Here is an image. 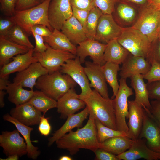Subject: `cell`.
I'll return each instance as SVG.
<instances>
[{"label": "cell", "mask_w": 160, "mask_h": 160, "mask_svg": "<svg viewBox=\"0 0 160 160\" xmlns=\"http://www.w3.org/2000/svg\"><path fill=\"white\" fill-rule=\"evenodd\" d=\"M55 142L57 148L68 150L72 155L76 154L80 149H88L94 152L100 148L101 143L97 138L95 119L89 116L83 127L75 132L70 131Z\"/></svg>", "instance_id": "cell-1"}, {"label": "cell", "mask_w": 160, "mask_h": 160, "mask_svg": "<svg viewBox=\"0 0 160 160\" xmlns=\"http://www.w3.org/2000/svg\"><path fill=\"white\" fill-rule=\"evenodd\" d=\"M89 111V116L105 126L117 130L113 99L105 98L95 89L82 99Z\"/></svg>", "instance_id": "cell-2"}, {"label": "cell", "mask_w": 160, "mask_h": 160, "mask_svg": "<svg viewBox=\"0 0 160 160\" xmlns=\"http://www.w3.org/2000/svg\"><path fill=\"white\" fill-rule=\"evenodd\" d=\"M77 84L68 75L60 70L42 75L37 79L35 87L57 101Z\"/></svg>", "instance_id": "cell-3"}, {"label": "cell", "mask_w": 160, "mask_h": 160, "mask_svg": "<svg viewBox=\"0 0 160 160\" xmlns=\"http://www.w3.org/2000/svg\"><path fill=\"white\" fill-rule=\"evenodd\" d=\"M50 1L46 0L31 8L16 11L12 17L16 23L28 36L32 34L31 28L37 25H45L52 32L54 29L50 25L48 18V9Z\"/></svg>", "instance_id": "cell-4"}, {"label": "cell", "mask_w": 160, "mask_h": 160, "mask_svg": "<svg viewBox=\"0 0 160 160\" xmlns=\"http://www.w3.org/2000/svg\"><path fill=\"white\" fill-rule=\"evenodd\" d=\"M117 40L131 54L143 57L150 62L152 44L140 31L132 27L124 28Z\"/></svg>", "instance_id": "cell-5"}, {"label": "cell", "mask_w": 160, "mask_h": 160, "mask_svg": "<svg viewBox=\"0 0 160 160\" xmlns=\"http://www.w3.org/2000/svg\"><path fill=\"white\" fill-rule=\"evenodd\" d=\"M126 80L122 78L119 79V89L113 100L117 130L128 134L129 128L126 121L129 113L128 99L134 93L132 88L127 85Z\"/></svg>", "instance_id": "cell-6"}, {"label": "cell", "mask_w": 160, "mask_h": 160, "mask_svg": "<svg viewBox=\"0 0 160 160\" xmlns=\"http://www.w3.org/2000/svg\"><path fill=\"white\" fill-rule=\"evenodd\" d=\"M160 21V10L148 4L142 10L137 20L131 27L146 36L152 43L158 39L156 31Z\"/></svg>", "instance_id": "cell-7"}, {"label": "cell", "mask_w": 160, "mask_h": 160, "mask_svg": "<svg viewBox=\"0 0 160 160\" xmlns=\"http://www.w3.org/2000/svg\"><path fill=\"white\" fill-rule=\"evenodd\" d=\"M47 48L43 52H34L33 55L38 62L47 69L48 73L60 70L67 60L75 59L76 55L70 52L54 49L46 43Z\"/></svg>", "instance_id": "cell-8"}, {"label": "cell", "mask_w": 160, "mask_h": 160, "mask_svg": "<svg viewBox=\"0 0 160 160\" xmlns=\"http://www.w3.org/2000/svg\"><path fill=\"white\" fill-rule=\"evenodd\" d=\"M79 58L76 56L74 59L67 60L61 66L60 71L69 75L81 89V92L79 95V98L82 99L92 91L89 80L85 73L84 68L81 65Z\"/></svg>", "instance_id": "cell-9"}, {"label": "cell", "mask_w": 160, "mask_h": 160, "mask_svg": "<svg viewBox=\"0 0 160 160\" xmlns=\"http://www.w3.org/2000/svg\"><path fill=\"white\" fill-rule=\"evenodd\" d=\"M47 14L52 27L60 30L64 22L73 15L70 0H50Z\"/></svg>", "instance_id": "cell-10"}, {"label": "cell", "mask_w": 160, "mask_h": 160, "mask_svg": "<svg viewBox=\"0 0 160 160\" xmlns=\"http://www.w3.org/2000/svg\"><path fill=\"white\" fill-rule=\"evenodd\" d=\"M20 134L17 129L2 132L0 135V146L7 157L15 155L20 157L27 154L26 143Z\"/></svg>", "instance_id": "cell-11"}, {"label": "cell", "mask_w": 160, "mask_h": 160, "mask_svg": "<svg viewBox=\"0 0 160 160\" xmlns=\"http://www.w3.org/2000/svg\"><path fill=\"white\" fill-rule=\"evenodd\" d=\"M106 46L107 44L87 39L79 43L77 47L76 55L79 57L81 64L84 63L86 57L89 56L93 62L103 66L105 63L104 55Z\"/></svg>", "instance_id": "cell-12"}, {"label": "cell", "mask_w": 160, "mask_h": 160, "mask_svg": "<svg viewBox=\"0 0 160 160\" xmlns=\"http://www.w3.org/2000/svg\"><path fill=\"white\" fill-rule=\"evenodd\" d=\"M138 138H145L149 148L160 153V127L151 114L144 109L143 126Z\"/></svg>", "instance_id": "cell-13"}, {"label": "cell", "mask_w": 160, "mask_h": 160, "mask_svg": "<svg viewBox=\"0 0 160 160\" xmlns=\"http://www.w3.org/2000/svg\"><path fill=\"white\" fill-rule=\"evenodd\" d=\"M123 28L116 23L112 14H103L99 20L95 40L107 44L117 39Z\"/></svg>", "instance_id": "cell-14"}, {"label": "cell", "mask_w": 160, "mask_h": 160, "mask_svg": "<svg viewBox=\"0 0 160 160\" xmlns=\"http://www.w3.org/2000/svg\"><path fill=\"white\" fill-rule=\"evenodd\" d=\"M119 160H160V153L151 149L146 144V139L138 138L133 140L130 148L123 153L116 155Z\"/></svg>", "instance_id": "cell-15"}, {"label": "cell", "mask_w": 160, "mask_h": 160, "mask_svg": "<svg viewBox=\"0 0 160 160\" xmlns=\"http://www.w3.org/2000/svg\"><path fill=\"white\" fill-rule=\"evenodd\" d=\"M57 111L60 114V118L65 119L84 108V102L79 98L74 89L72 88L57 101Z\"/></svg>", "instance_id": "cell-16"}, {"label": "cell", "mask_w": 160, "mask_h": 160, "mask_svg": "<svg viewBox=\"0 0 160 160\" xmlns=\"http://www.w3.org/2000/svg\"><path fill=\"white\" fill-rule=\"evenodd\" d=\"M85 73L90 81V86L102 97L109 98L106 81L103 72L102 66L89 61L85 62Z\"/></svg>", "instance_id": "cell-17"}, {"label": "cell", "mask_w": 160, "mask_h": 160, "mask_svg": "<svg viewBox=\"0 0 160 160\" xmlns=\"http://www.w3.org/2000/svg\"><path fill=\"white\" fill-rule=\"evenodd\" d=\"M9 114L20 123L28 126L39 124L43 115L28 102L12 108Z\"/></svg>", "instance_id": "cell-18"}, {"label": "cell", "mask_w": 160, "mask_h": 160, "mask_svg": "<svg viewBox=\"0 0 160 160\" xmlns=\"http://www.w3.org/2000/svg\"><path fill=\"white\" fill-rule=\"evenodd\" d=\"M48 73L47 69L39 62H36L31 64L25 70L17 72L13 81L21 85L23 87L33 90L38 78Z\"/></svg>", "instance_id": "cell-19"}, {"label": "cell", "mask_w": 160, "mask_h": 160, "mask_svg": "<svg viewBox=\"0 0 160 160\" xmlns=\"http://www.w3.org/2000/svg\"><path fill=\"white\" fill-rule=\"evenodd\" d=\"M131 55L122 64L119 73L121 78L126 79L136 74H145L151 68V64L145 57Z\"/></svg>", "instance_id": "cell-20"}, {"label": "cell", "mask_w": 160, "mask_h": 160, "mask_svg": "<svg viewBox=\"0 0 160 160\" xmlns=\"http://www.w3.org/2000/svg\"><path fill=\"white\" fill-rule=\"evenodd\" d=\"M34 48H30L27 52L13 57L12 60L0 68V77L9 76L15 72H20L28 68L33 63L38 62L33 55Z\"/></svg>", "instance_id": "cell-21"}, {"label": "cell", "mask_w": 160, "mask_h": 160, "mask_svg": "<svg viewBox=\"0 0 160 160\" xmlns=\"http://www.w3.org/2000/svg\"><path fill=\"white\" fill-rule=\"evenodd\" d=\"M128 137L133 140L139 138L143 126L144 109L134 100L128 101Z\"/></svg>", "instance_id": "cell-22"}, {"label": "cell", "mask_w": 160, "mask_h": 160, "mask_svg": "<svg viewBox=\"0 0 160 160\" xmlns=\"http://www.w3.org/2000/svg\"><path fill=\"white\" fill-rule=\"evenodd\" d=\"M89 114V110L86 106L81 112L68 116L63 126L55 131L52 136L48 139V146H51L54 142L73 129L81 127L83 121L87 118Z\"/></svg>", "instance_id": "cell-23"}, {"label": "cell", "mask_w": 160, "mask_h": 160, "mask_svg": "<svg viewBox=\"0 0 160 160\" xmlns=\"http://www.w3.org/2000/svg\"><path fill=\"white\" fill-rule=\"evenodd\" d=\"M61 30L75 46L88 39L83 26L73 15L64 22Z\"/></svg>", "instance_id": "cell-24"}, {"label": "cell", "mask_w": 160, "mask_h": 160, "mask_svg": "<svg viewBox=\"0 0 160 160\" xmlns=\"http://www.w3.org/2000/svg\"><path fill=\"white\" fill-rule=\"evenodd\" d=\"M130 79L131 85L135 93L134 100L148 113H151L150 111L151 106L149 100L147 84L144 81L143 75L136 74L132 76Z\"/></svg>", "instance_id": "cell-25"}, {"label": "cell", "mask_w": 160, "mask_h": 160, "mask_svg": "<svg viewBox=\"0 0 160 160\" xmlns=\"http://www.w3.org/2000/svg\"><path fill=\"white\" fill-rule=\"evenodd\" d=\"M3 118L4 121L13 124L23 136L27 146L28 156L34 160L36 159L40 155V151L39 150L37 147L33 145L31 140L30 134L33 128L20 123L12 117L9 114H4Z\"/></svg>", "instance_id": "cell-26"}, {"label": "cell", "mask_w": 160, "mask_h": 160, "mask_svg": "<svg viewBox=\"0 0 160 160\" xmlns=\"http://www.w3.org/2000/svg\"><path fill=\"white\" fill-rule=\"evenodd\" d=\"M30 48L20 45L0 36V66L8 63L13 57L27 52Z\"/></svg>", "instance_id": "cell-27"}, {"label": "cell", "mask_w": 160, "mask_h": 160, "mask_svg": "<svg viewBox=\"0 0 160 160\" xmlns=\"http://www.w3.org/2000/svg\"><path fill=\"white\" fill-rule=\"evenodd\" d=\"M43 38L44 42L53 49L68 52L76 55V46L60 30L54 29L50 36Z\"/></svg>", "instance_id": "cell-28"}, {"label": "cell", "mask_w": 160, "mask_h": 160, "mask_svg": "<svg viewBox=\"0 0 160 160\" xmlns=\"http://www.w3.org/2000/svg\"><path fill=\"white\" fill-rule=\"evenodd\" d=\"M129 52L118 42L117 39L107 44L104 55L105 62H111L119 65L122 64L129 55Z\"/></svg>", "instance_id": "cell-29"}, {"label": "cell", "mask_w": 160, "mask_h": 160, "mask_svg": "<svg viewBox=\"0 0 160 160\" xmlns=\"http://www.w3.org/2000/svg\"><path fill=\"white\" fill-rule=\"evenodd\" d=\"M23 87L20 84L13 82L10 83L6 88L8 100L16 106L28 102L34 94L33 90H28Z\"/></svg>", "instance_id": "cell-30"}, {"label": "cell", "mask_w": 160, "mask_h": 160, "mask_svg": "<svg viewBox=\"0 0 160 160\" xmlns=\"http://www.w3.org/2000/svg\"><path fill=\"white\" fill-rule=\"evenodd\" d=\"M133 140L127 137L117 136L108 139L101 143V148L116 155L129 149Z\"/></svg>", "instance_id": "cell-31"}, {"label": "cell", "mask_w": 160, "mask_h": 160, "mask_svg": "<svg viewBox=\"0 0 160 160\" xmlns=\"http://www.w3.org/2000/svg\"><path fill=\"white\" fill-rule=\"evenodd\" d=\"M28 102L44 115L49 110L57 107V101L40 90L34 91Z\"/></svg>", "instance_id": "cell-32"}, {"label": "cell", "mask_w": 160, "mask_h": 160, "mask_svg": "<svg viewBox=\"0 0 160 160\" xmlns=\"http://www.w3.org/2000/svg\"><path fill=\"white\" fill-rule=\"evenodd\" d=\"M102 68L106 82L112 89L113 94L112 99H113L119 89V84L118 81L117 75L120 68L118 64L107 62L102 66Z\"/></svg>", "instance_id": "cell-33"}, {"label": "cell", "mask_w": 160, "mask_h": 160, "mask_svg": "<svg viewBox=\"0 0 160 160\" xmlns=\"http://www.w3.org/2000/svg\"><path fill=\"white\" fill-rule=\"evenodd\" d=\"M3 36L16 44L27 47L30 49L34 48L30 41L27 33L16 24Z\"/></svg>", "instance_id": "cell-34"}, {"label": "cell", "mask_w": 160, "mask_h": 160, "mask_svg": "<svg viewBox=\"0 0 160 160\" xmlns=\"http://www.w3.org/2000/svg\"><path fill=\"white\" fill-rule=\"evenodd\" d=\"M103 14L101 11L96 7H94L89 11L85 29L88 39H95L99 20Z\"/></svg>", "instance_id": "cell-35"}, {"label": "cell", "mask_w": 160, "mask_h": 160, "mask_svg": "<svg viewBox=\"0 0 160 160\" xmlns=\"http://www.w3.org/2000/svg\"><path fill=\"white\" fill-rule=\"evenodd\" d=\"M95 120L97 130V138L100 143H102L108 139L115 137H128V134L125 132L110 128L97 119H95Z\"/></svg>", "instance_id": "cell-36"}, {"label": "cell", "mask_w": 160, "mask_h": 160, "mask_svg": "<svg viewBox=\"0 0 160 160\" xmlns=\"http://www.w3.org/2000/svg\"><path fill=\"white\" fill-rule=\"evenodd\" d=\"M116 11L118 16L124 21H132L135 16V12L133 8L126 4L121 3L117 6Z\"/></svg>", "instance_id": "cell-37"}, {"label": "cell", "mask_w": 160, "mask_h": 160, "mask_svg": "<svg viewBox=\"0 0 160 160\" xmlns=\"http://www.w3.org/2000/svg\"><path fill=\"white\" fill-rule=\"evenodd\" d=\"M119 0H93L95 7L98 8L103 14H112L114 11L116 4Z\"/></svg>", "instance_id": "cell-38"}, {"label": "cell", "mask_w": 160, "mask_h": 160, "mask_svg": "<svg viewBox=\"0 0 160 160\" xmlns=\"http://www.w3.org/2000/svg\"><path fill=\"white\" fill-rule=\"evenodd\" d=\"M151 67L148 71L143 75L144 79L148 82L160 81V64L154 60L151 62Z\"/></svg>", "instance_id": "cell-39"}, {"label": "cell", "mask_w": 160, "mask_h": 160, "mask_svg": "<svg viewBox=\"0 0 160 160\" xmlns=\"http://www.w3.org/2000/svg\"><path fill=\"white\" fill-rule=\"evenodd\" d=\"M18 0H0V10L6 16L12 17L15 12V6Z\"/></svg>", "instance_id": "cell-40"}, {"label": "cell", "mask_w": 160, "mask_h": 160, "mask_svg": "<svg viewBox=\"0 0 160 160\" xmlns=\"http://www.w3.org/2000/svg\"><path fill=\"white\" fill-rule=\"evenodd\" d=\"M146 84L149 98L160 100V81L148 82Z\"/></svg>", "instance_id": "cell-41"}, {"label": "cell", "mask_w": 160, "mask_h": 160, "mask_svg": "<svg viewBox=\"0 0 160 160\" xmlns=\"http://www.w3.org/2000/svg\"><path fill=\"white\" fill-rule=\"evenodd\" d=\"M16 23L12 17L1 18L0 20V36H4Z\"/></svg>", "instance_id": "cell-42"}, {"label": "cell", "mask_w": 160, "mask_h": 160, "mask_svg": "<svg viewBox=\"0 0 160 160\" xmlns=\"http://www.w3.org/2000/svg\"><path fill=\"white\" fill-rule=\"evenodd\" d=\"M72 7L73 15L81 24L85 31L87 20L90 10L80 9Z\"/></svg>", "instance_id": "cell-43"}, {"label": "cell", "mask_w": 160, "mask_h": 160, "mask_svg": "<svg viewBox=\"0 0 160 160\" xmlns=\"http://www.w3.org/2000/svg\"><path fill=\"white\" fill-rule=\"evenodd\" d=\"M41 3V0H18L15 7L16 11L27 9Z\"/></svg>", "instance_id": "cell-44"}, {"label": "cell", "mask_w": 160, "mask_h": 160, "mask_svg": "<svg viewBox=\"0 0 160 160\" xmlns=\"http://www.w3.org/2000/svg\"><path fill=\"white\" fill-rule=\"evenodd\" d=\"M94 152L95 155V160H119L116 155L102 148H97Z\"/></svg>", "instance_id": "cell-45"}, {"label": "cell", "mask_w": 160, "mask_h": 160, "mask_svg": "<svg viewBox=\"0 0 160 160\" xmlns=\"http://www.w3.org/2000/svg\"><path fill=\"white\" fill-rule=\"evenodd\" d=\"M72 6L77 8L90 10L95 7L93 0H70Z\"/></svg>", "instance_id": "cell-46"}, {"label": "cell", "mask_w": 160, "mask_h": 160, "mask_svg": "<svg viewBox=\"0 0 160 160\" xmlns=\"http://www.w3.org/2000/svg\"><path fill=\"white\" fill-rule=\"evenodd\" d=\"M31 32L35 41V46L33 49L34 52H44L47 48V45L46 43H44L43 37L36 34L32 31H31Z\"/></svg>", "instance_id": "cell-47"}, {"label": "cell", "mask_w": 160, "mask_h": 160, "mask_svg": "<svg viewBox=\"0 0 160 160\" xmlns=\"http://www.w3.org/2000/svg\"><path fill=\"white\" fill-rule=\"evenodd\" d=\"M48 118H45L43 115L41 117L39 126L38 130L42 135L47 136H48L51 131V127L48 121Z\"/></svg>", "instance_id": "cell-48"}, {"label": "cell", "mask_w": 160, "mask_h": 160, "mask_svg": "<svg viewBox=\"0 0 160 160\" xmlns=\"http://www.w3.org/2000/svg\"><path fill=\"white\" fill-rule=\"evenodd\" d=\"M150 103L151 113L160 127V100H153Z\"/></svg>", "instance_id": "cell-49"}, {"label": "cell", "mask_w": 160, "mask_h": 160, "mask_svg": "<svg viewBox=\"0 0 160 160\" xmlns=\"http://www.w3.org/2000/svg\"><path fill=\"white\" fill-rule=\"evenodd\" d=\"M31 30L43 37L50 36L52 32L47 26L42 25H35L31 28Z\"/></svg>", "instance_id": "cell-50"}, {"label": "cell", "mask_w": 160, "mask_h": 160, "mask_svg": "<svg viewBox=\"0 0 160 160\" xmlns=\"http://www.w3.org/2000/svg\"><path fill=\"white\" fill-rule=\"evenodd\" d=\"M157 47L152 45V49L150 63L152 60H154L160 64V37Z\"/></svg>", "instance_id": "cell-51"}, {"label": "cell", "mask_w": 160, "mask_h": 160, "mask_svg": "<svg viewBox=\"0 0 160 160\" xmlns=\"http://www.w3.org/2000/svg\"><path fill=\"white\" fill-rule=\"evenodd\" d=\"M9 76L0 77V90H5L8 85L11 82L9 80Z\"/></svg>", "instance_id": "cell-52"}, {"label": "cell", "mask_w": 160, "mask_h": 160, "mask_svg": "<svg viewBox=\"0 0 160 160\" xmlns=\"http://www.w3.org/2000/svg\"><path fill=\"white\" fill-rule=\"evenodd\" d=\"M7 93L4 90H0V107L1 108L4 107L5 105L4 98L5 95Z\"/></svg>", "instance_id": "cell-53"}, {"label": "cell", "mask_w": 160, "mask_h": 160, "mask_svg": "<svg viewBox=\"0 0 160 160\" xmlns=\"http://www.w3.org/2000/svg\"><path fill=\"white\" fill-rule=\"evenodd\" d=\"M148 4L155 7H160V0H148Z\"/></svg>", "instance_id": "cell-54"}, {"label": "cell", "mask_w": 160, "mask_h": 160, "mask_svg": "<svg viewBox=\"0 0 160 160\" xmlns=\"http://www.w3.org/2000/svg\"><path fill=\"white\" fill-rule=\"evenodd\" d=\"M19 156L17 155H12L7 156L5 159L0 158V160H18L19 159Z\"/></svg>", "instance_id": "cell-55"}, {"label": "cell", "mask_w": 160, "mask_h": 160, "mask_svg": "<svg viewBox=\"0 0 160 160\" xmlns=\"http://www.w3.org/2000/svg\"><path fill=\"white\" fill-rule=\"evenodd\" d=\"M138 4H143L147 1L148 0H126Z\"/></svg>", "instance_id": "cell-56"}, {"label": "cell", "mask_w": 160, "mask_h": 160, "mask_svg": "<svg viewBox=\"0 0 160 160\" xmlns=\"http://www.w3.org/2000/svg\"><path fill=\"white\" fill-rule=\"evenodd\" d=\"M59 160H72V159L70 157L67 156H63L60 157Z\"/></svg>", "instance_id": "cell-57"}, {"label": "cell", "mask_w": 160, "mask_h": 160, "mask_svg": "<svg viewBox=\"0 0 160 160\" xmlns=\"http://www.w3.org/2000/svg\"><path fill=\"white\" fill-rule=\"evenodd\" d=\"M156 33L158 38V35L160 34V21L157 29Z\"/></svg>", "instance_id": "cell-58"}, {"label": "cell", "mask_w": 160, "mask_h": 160, "mask_svg": "<svg viewBox=\"0 0 160 160\" xmlns=\"http://www.w3.org/2000/svg\"><path fill=\"white\" fill-rule=\"evenodd\" d=\"M160 37V34H159L158 36V38Z\"/></svg>", "instance_id": "cell-59"}, {"label": "cell", "mask_w": 160, "mask_h": 160, "mask_svg": "<svg viewBox=\"0 0 160 160\" xmlns=\"http://www.w3.org/2000/svg\"><path fill=\"white\" fill-rule=\"evenodd\" d=\"M46 0H41V2H43L44 1H45Z\"/></svg>", "instance_id": "cell-60"}, {"label": "cell", "mask_w": 160, "mask_h": 160, "mask_svg": "<svg viewBox=\"0 0 160 160\" xmlns=\"http://www.w3.org/2000/svg\"><path fill=\"white\" fill-rule=\"evenodd\" d=\"M159 10H160V7L159 8Z\"/></svg>", "instance_id": "cell-61"}]
</instances>
